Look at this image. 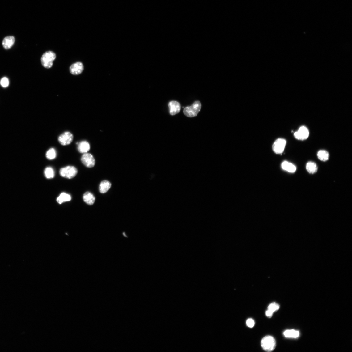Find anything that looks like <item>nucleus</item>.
I'll return each mask as SVG.
<instances>
[{
    "instance_id": "nucleus-5",
    "label": "nucleus",
    "mask_w": 352,
    "mask_h": 352,
    "mask_svg": "<svg viewBox=\"0 0 352 352\" xmlns=\"http://www.w3.org/2000/svg\"><path fill=\"white\" fill-rule=\"evenodd\" d=\"M287 142L284 139L279 138L274 142L272 146L274 152L277 154L282 153L286 146Z\"/></svg>"
},
{
    "instance_id": "nucleus-22",
    "label": "nucleus",
    "mask_w": 352,
    "mask_h": 352,
    "mask_svg": "<svg viewBox=\"0 0 352 352\" xmlns=\"http://www.w3.org/2000/svg\"><path fill=\"white\" fill-rule=\"evenodd\" d=\"M280 307L278 304L275 302L271 303L268 306V309L274 313L278 311Z\"/></svg>"
},
{
    "instance_id": "nucleus-10",
    "label": "nucleus",
    "mask_w": 352,
    "mask_h": 352,
    "mask_svg": "<svg viewBox=\"0 0 352 352\" xmlns=\"http://www.w3.org/2000/svg\"><path fill=\"white\" fill-rule=\"evenodd\" d=\"M168 106L170 110V114L172 116H174L180 112L181 108V105L177 101H172L169 103Z\"/></svg>"
},
{
    "instance_id": "nucleus-7",
    "label": "nucleus",
    "mask_w": 352,
    "mask_h": 352,
    "mask_svg": "<svg viewBox=\"0 0 352 352\" xmlns=\"http://www.w3.org/2000/svg\"><path fill=\"white\" fill-rule=\"evenodd\" d=\"M309 134L308 129L305 126H302L294 134V136L295 138L298 140H304L308 138Z\"/></svg>"
},
{
    "instance_id": "nucleus-11",
    "label": "nucleus",
    "mask_w": 352,
    "mask_h": 352,
    "mask_svg": "<svg viewBox=\"0 0 352 352\" xmlns=\"http://www.w3.org/2000/svg\"><path fill=\"white\" fill-rule=\"evenodd\" d=\"M15 41V38L13 36L6 37L2 41L3 46L5 49H9L13 45Z\"/></svg>"
},
{
    "instance_id": "nucleus-21",
    "label": "nucleus",
    "mask_w": 352,
    "mask_h": 352,
    "mask_svg": "<svg viewBox=\"0 0 352 352\" xmlns=\"http://www.w3.org/2000/svg\"><path fill=\"white\" fill-rule=\"evenodd\" d=\"M57 156V153L55 149L51 148L48 151L46 154V158L49 160L55 159Z\"/></svg>"
},
{
    "instance_id": "nucleus-9",
    "label": "nucleus",
    "mask_w": 352,
    "mask_h": 352,
    "mask_svg": "<svg viewBox=\"0 0 352 352\" xmlns=\"http://www.w3.org/2000/svg\"><path fill=\"white\" fill-rule=\"evenodd\" d=\"M84 69V66L81 62H77L73 64L70 68V73L73 75H77L81 74Z\"/></svg>"
},
{
    "instance_id": "nucleus-12",
    "label": "nucleus",
    "mask_w": 352,
    "mask_h": 352,
    "mask_svg": "<svg viewBox=\"0 0 352 352\" xmlns=\"http://www.w3.org/2000/svg\"><path fill=\"white\" fill-rule=\"evenodd\" d=\"M78 145V150L80 153H87L90 150V145L86 141H82Z\"/></svg>"
},
{
    "instance_id": "nucleus-16",
    "label": "nucleus",
    "mask_w": 352,
    "mask_h": 352,
    "mask_svg": "<svg viewBox=\"0 0 352 352\" xmlns=\"http://www.w3.org/2000/svg\"><path fill=\"white\" fill-rule=\"evenodd\" d=\"M283 335L286 338H296L299 337L300 332L294 329L288 330L283 332Z\"/></svg>"
},
{
    "instance_id": "nucleus-25",
    "label": "nucleus",
    "mask_w": 352,
    "mask_h": 352,
    "mask_svg": "<svg viewBox=\"0 0 352 352\" xmlns=\"http://www.w3.org/2000/svg\"><path fill=\"white\" fill-rule=\"evenodd\" d=\"M273 313L269 310H267L265 314L267 317L268 318H271L272 317Z\"/></svg>"
},
{
    "instance_id": "nucleus-24",
    "label": "nucleus",
    "mask_w": 352,
    "mask_h": 352,
    "mask_svg": "<svg viewBox=\"0 0 352 352\" xmlns=\"http://www.w3.org/2000/svg\"><path fill=\"white\" fill-rule=\"evenodd\" d=\"M247 326L249 328H253L255 325V322L252 319H249L246 321Z\"/></svg>"
},
{
    "instance_id": "nucleus-19",
    "label": "nucleus",
    "mask_w": 352,
    "mask_h": 352,
    "mask_svg": "<svg viewBox=\"0 0 352 352\" xmlns=\"http://www.w3.org/2000/svg\"><path fill=\"white\" fill-rule=\"evenodd\" d=\"M306 168L308 172L311 174L315 173L318 170V167L317 165L313 162H308L307 164Z\"/></svg>"
},
{
    "instance_id": "nucleus-20",
    "label": "nucleus",
    "mask_w": 352,
    "mask_h": 352,
    "mask_svg": "<svg viewBox=\"0 0 352 352\" xmlns=\"http://www.w3.org/2000/svg\"><path fill=\"white\" fill-rule=\"evenodd\" d=\"M44 174L45 177L49 179H52L55 176L54 170L51 167H48L45 168Z\"/></svg>"
},
{
    "instance_id": "nucleus-13",
    "label": "nucleus",
    "mask_w": 352,
    "mask_h": 352,
    "mask_svg": "<svg viewBox=\"0 0 352 352\" xmlns=\"http://www.w3.org/2000/svg\"><path fill=\"white\" fill-rule=\"evenodd\" d=\"M83 201L89 205H93L95 201V198L94 195L89 192H87L83 194Z\"/></svg>"
},
{
    "instance_id": "nucleus-6",
    "label": "nucleus",
    "mask_w": 352,
    "mask_h": 352,
    "mask_svg": "<svg viewBox=\"0 0 352 352\" xmlns=\"http://www.w3.org/2000/svg\"><path fill=\"white\" fill-rule=\"evenodd\" d=\"M73 139V134L70 132H66L59 136L58 141L60 144L64 146L70 144L72 142Z\"/></svg>"
},
{
    "instance_id": "nucleus-17",
    "label": "nucleus",
    "mask_w": 352,
    "mask_h": 352,
    "mask_svg": "<svg viewBox=\"0 0 352 352\" xmlns=\"http://www.w3.org/2000/svg\"><path fill=\"white\" fill-rule=\"evenodd\" d=\"M71 199L70 195L63 193L60 195L57 198V201L58 204H61L64 202L70 201Z\"/></svg>"
},
{
    "instance_id": "nucleus-4",
    "label": "nucleus",
    "mask_w": 352,
    "mask_h": 352,
    "mask_svg": "<svg viewBox=\"0 0 352 352\" xmlns=\"http://www.w3.org/2000/svg\"><path fill=\"white\" fill-rule=\"evenodd\" d=\"M78 171L75 167L73 166H67L61 168L59 173L63 177L71 179L74 177L77 174Z\"/></svg>"
},
{
    "instance_id": "nucleus-2",
    "label": "nucleus",
    "mask_w": 352,
    "mask_h": 352,
    "mask_svg": "<svg viewBox=\"0 0 352 352\" xmlns=\"http://www.w3.org/2000/svg\"><path fill=\"white\" fill-rule=\"evenodd\" d=\"M56 57V55L54 52L52 51L45 52L42 56L41 61L42 65L46 68H51Z\"/></svg>"
},
{
    "instance_id": "nucleus-8",
    "label": "nucleus",
    "mask_w": 352,
    "mask_h": 352,
    "mask_svg": "<svg viewBox=\"0 0 352 352\" xmlns=\"http://www.w3.org/2000/svg\"><path fill=\"white\" fill-rule=\"evenodd\" d=\"M81 160L82 163L88 168H91L95 164V160L92 155L89 153H85L82 156Z\"/></svg>"
},
{
    "instance_id": "nucleus-3",
    "label": "nucleus",
    "mask_w": 352,
    "mask_h": 352,
    "mask_svg": "<svg viewBox=\"0 0 352 352\" xmlns=\"http://www.w3.org/2000/svg\"><path fill=\"white\" fill-rule=\"evenodd\" d=\"M261 346L264 350L267 352H271L276 348V343L275 339L273 337L266 336L262 339Z\"/></svg>"
},
{
    "instance_id": "nucleus-15",
    "label": "nucleus",
    "mask_w": 352,
    "mask_h": 352,
    "mask_svg": "<svg viewBox=\"0 0 352 352\" xmlns=\"http://www.w3.org/2000/svg\"><path fill=\"white\" fill-rule=\"evenodd\" d=\"M111 184L107 180H104L100 184L99 190L101 193H104L108 192L111 187Z\"/></svg>"
},
{
    "instance_id": "nucleus-14",
    "label": "nucleus",
    "mask_w": 352,
    "mask_h": 352,
    "mask_svg": "<svg viewBox=\"0 0 352 352\" xmlns=\"http://www.w3.org/2000/svg\"><path fill=\"white\" fill-rule=\"evenodd\" d=\"M282 168L285 171L291 173H294L296 170V166L287 161H284L282 163Z\"/></svg>"
},
{
    "instance_id": "nucleus-23",
    "label": "nucleus",
    "mask_w": 352,
    "mask_h": 352,
    "mask_svg": "<svg viewBox=\"0 0 352 352\" xmlns=\"http://www.w3.org/2000/svg\"><path fill=\"white\" fill-rule=\"evenodd\" d=\"M0 84L4 88L7 87L9 84V79L6 77H4L0 81Z\"/></svg>"
},
{
    "instance_id": "nucleus-18",
    "label": "nucleus",
    "mask_w": 352,
    "mask_h": 352,
    "mask_svg": "<svg viewBox=\"0 0 352 352\" xmlns=\"http://www.w3.org/2000/svg\"><path fill=\"white\" fill-rule=\"evenodd\" d=\"M317 155L319 159L323 162H326L329 159V153L325 150H320L318 152Z\"/></svg>"
},
{
    "instance_id": "nucleus-1",
    "label": "nucleus",
    "mask_w": 352,
    "mask_h": 352,
    "mask_svg": "<svg viewBox=\"0 0 352 352\" xmlns=\"http://www.w3.org/2000/svg\"><path fill=\"white\" fill-rule=\"evenodd\" d=\"M201 105L199 101H196L192 106H188L184 109V115L189 117H193L197 116L200 111Z\"/></svg>"
}]
</instances>
